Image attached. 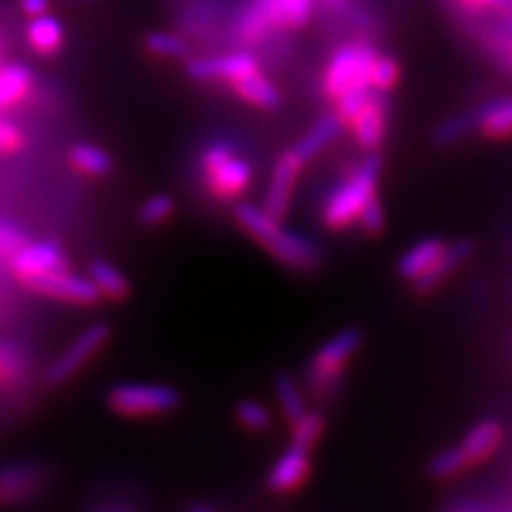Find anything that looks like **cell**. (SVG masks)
I'll use <instances>...</instances> for the list:
<instances>
[{
    "label": "cell",
    "instance_id": "6da1fadb",
    "mask_svg": "<svg viewBox=\"0 0 512 512\" xmlns=\"http://www.w3.org/2000/svg\"><path fill=\"white\" fill-rule=\"evenodd\" d=\"M235 222L248 237L263 246L278 263L295 271H312L323 261V252L308 235L284 227V220L271 216L263 205L237 203Z\"/></svg>",
    "mask_w": 512,
    "mask_h": 512
},
{
    "label": "cell",
    "instance_id": "7a4b0ae2",
    "mask_svg": "<svg viewBox=\"0 0 512 512\" xmlns=\"http://www.w3.org/2000/svg\"><path fill=\"white\" fill-rule=\"evenodd\" d=\"M382 156L378 150L367 152L361 163L335 186L323 203V224L331 231H344L359 222L363 205L378 195Z\"/></svg>",
    "mask_w": 512,
    "mask_h": 512
},
{
    "label": "cell",
    "instance_id": "3957f363",
    "mask_svg": "<svg viewBox=\"0 0 512 512\" xmlns=\"http://www.w3.org/2000/svg\"><path fill=\"white\" fill-rule=\"evenodd\" d=\"M378 54L380 52L376 50V45L363 37L344 41L335 47L323 75V92L327 101L333 105L348 92L374 90L372 71Z\"/></svg>",
    "mask_w": 512,
    "mask_h": 512
},
{
    "label": "cell",
    "instance_id": "277c9868",
    "mask_svg": "<svg viewBox=\"0 0 512 512\" xmlns=\"http://www.w3.org/2000/svg\"><path fill=\"white\" fill-rule=\"evenodd\" d=\"M363 344V333L357 327H346L320 346L310 363H308V376L306 382L314 397L325 399L340 389V382L344 370L348 367L350 359L357 355Z\"/></svg>",
    "mask_w": 512,
    "mask_h": 512
},
{
    "label": "cell",
    "instance_id": "5b68a950",
    "mask_svg": "<svg viewBox=\"0 0 512 512\" xmlns=\"http://www.w3.org/2000/svg\"><path fill=\"white\" fill-rule=\"evenodd\" d=\"M107 406L128 419H146L178 410L182 391L163 382H120L109 389Z\"/></svg>",
    "mask_w": 512,
    "mask_h": 512
},
{
    "label": "cell",
    "instance_id": "8992f818",
    "mask_svg": "<svg viewBox=\"0 0 512 512\" xmlns=\"http://www.w3.org/2000/svg\"><path fill=\"white\" fill-rule=\"evenodd\" d=\"M201 167L207 188L220 201L237 199L252 182V165L237 156L227 141L207 143L201 154Z\"/></svg>",
    "mask_w": 512,
    "mask_h": 512
},
{
    "label": "cell",
    "instance_id": "52a82bcc",
    "mask_svg": "<svg viewBox=\"0 0 512 512\" xmlns=\"http://www.w3.org/2000/svg\"><path fill=\"white\" fill-rule=\"evenodd\" d=\"M263 69V60L248 47H237L231 52L207 54V56H190L184 60V71L199 84H231L233 79L246 73Z\"/></svg>",
    "mask_w": 512,
    "mask_h": 512
},
{
    "label": "cell",
    "instance_id": "ba28073f",
    "mask_svg": "<svg viewBox=\"0 0 512 512\" xmlns=\"http://www.w3.org/2000/svg\"><path fill=\"white\" fill-rule=\"evenodd\" d=\"M111 338V329L103 320L86 327L77 338L64 348L45 370L47 384H62L73 378L82 367L99 352Z\"/></svg>",
    "mask_w": 512,
    "mask_h": 512
},
{
    "label": "cell",
    "instance_id": "9c48e42d",
    "mask_svg": "<svg viewBox=\"0 0 512 512\" xmlns=\"http://www.w3.org/2000/svg\"><path fill=\"white\" fill-rule=\"evenodd\" d=\"M303 167H306V160L295 152V148L286 150L278 156L274 173H271V180L261 203L265 212H269L271 216H276L280 220L288 216Z\"/></svg>",
    "mask_w": 512,
    "mask_h": 512
},
{
    "label": "cell",
    "instance_id": "30bf717a",
    "mask_svg": "<svg viewBox=\"0 0 512 512\" xmlns=\"http://www.w3.org/2000/svg\"><path fill=\"white\" fill-rule=\"evenodd\" d=\"M28 286L39 295L77 303V306H94V303H99L103 299L101 291L94 286V282L88 276L84 278L71 274L69 269L52 271V274L30 280Z\"/></svg>",
    "mask_w": 512,
    "mask_h": 512
},
{
    "label": "cell",
    "instance_id": "8fae6325",
    "mask_svg": "<svg viewBox=\"0 0 512 512\" xmlns=\"http://www.w3.org/2000/svg\"><path fill=\"white\" fill-rule=\"evenodd\" d=\"M389 116H391L389 92L374 90L370 94V99H367V103L363 105V109L357 114V118L348 126L365 152L380 148V143L384 141V137H387Z\"/></svg>",
    "mask_w": 512,
    "mask_h": 512
},
{
    "label": "cell",
    "instance_id": "7c38bea8",
    "mask_svg": "<svg viewBox=\"0 0 512 512\" xmlns=\"http://www.w3.org/2000/svg\"><path fill=\"white\" fill-rule=\"evenodd\" d=\"M310 476V448L291 442L269 468L265 485L271 493L286 495L297 491Z\"/></svg>",
    "mask_w": 512,
    "mask_h": 512
},
{
    "label": "cell",
    "instance_id": "4fadbf2b",
    "mask_svg": "<svg viewBox=\"0 0 512 512\" xmlns=\"http://www.w3.org/2000/svg\"><path fill=\"white\" fill-rule=\"evenodd\" d=\"M13 269L18 271L20 278L30 282L45 274H52V271L67 269V256L52 242L24 244L13 254Z\"/></svg>",
    "mask_w": 512,
    "mask_h": 512
},
{
    "label": "cell",
    "instance_id": "5bb4252c",
    "mask_svg": "<svg viewBox=\"0 0 512 512\" xmlns=\"http://www.w3.org/2000/svg\"><path fill=\"white\" fill-rule=\"evenodd\" d=\"M474 248H476L474 242L468 237L455 239L453 244H446L442 254L436 259V263L431 265L419 280L412 282L414 291L421 295L434 293L436 288H440L444 284L446 278H451L455 271L470 259V256L474 254Z\"/></svg>",
    "mask_w": 512,
    "mask_h": 512
},
{
    "label": "cell",
    "instance_id": "9a60e30c",
    "mask_svg": "<svg viewBox=\"0 0 512 512\" xmlns=\"http://www.w3.org/2000/svg\"><path fill=\"white\" fill-rule=\"evenodd\" d=\"M229 90L244 103L263 111H276L282 105V94L278 86L263 73V69L233 79Z\"/></svg>",
    "mask_w": 512,
    "mask_h": 512
},
{
    "label": "cell",
    "instance_id": "2e32d148",
    "mask_svg": "<svg viewBox=\"0 0 512 512\" xmlns=\"http://www.w3.org/2000/svg\"><path fill=\"white\" fill-rule=\"evenodd\" d=\"M344 120L335 114V111H327L325 116H320L310 131L303 135L297 143H295V152L306 160V165L310 160H314L316 156L323 154L327 148H331L335 141H338L344 133Z\"/></svg>",
    "mask_w": 512,
    "mask_h": 512
},
{
    "label": "cell",
    "instance_id": "e0dca14e",
    "mask_svg": "<svg viewBox=\"0 0 512 512\" xmlns=\"http://www.w3.org/2000/svg\"><path fill=\"white\" fill-rule=\"evenodd\" d=\"M502 440H504L502 423L495 419H483L468 431L466 438L461 440L459 446L463 448V453H466L470 466H474V463H483L498 451Z\"/></svg>",
    "mask_w": 512,
    "mask_h": 512
},
{
    "label": "cell",
    "instance_id": "ac0fdd59",
    "mask_svg": "<svg viewBox=\"0 0 512 512\" xmlns=\"http://www.w3.org/2000/svg\"><path fill=\"white\" fill-rule=\"evenodd\" d=\"M444 242L440 237H425L421 242L410 246L397 261V274L406 282H416L425 271L436 263L444 250Z\"/></svg>",
    "mask_w": 512,
    "mask_h": 512
},
{
    "label": "cell",
    "instance_id": "d6986e66",
    "mask_svg": "<svg viewBox=\"0 0 512 512\" xmlns=\"http://www.w3.org/2000/svg\"><path fill=\"white\" fill-rule=\"evenodd\" d=\"M26 39L37 54L54 56L64 45V28L54 15L43 13L37 18H30V24L26 26Z\"/></svg>",
    "mask_w": 512,
    "mask_h": 512
},
{
    "label": "cell",
    "instance_id": "ffe728a7",
    "mask_svg": "<svg viewBox=\"0 0 512 512\" xmlns=\"http://www.w3.org/2000/svg\"><path fill=\"white\" fill-rule=\"evenodd\" d=\"M143 47H146V52L150 56L160 58V60H182L184 62L192 56L190 39L178 28L148 32L146 39H143Z\"/></svg>",
    "mask_w": 512,
    "mask_h": 512
},
{
    "label": "cell",
    "instance_id": "44dd1931",
    "mask_svg": "<svg viewBox=\"0 0 512 512\" xmlns=\"http://www.w3.org/2000/svg\"><path fill=\"white\" fill-rule=\"evenodd\" d=\"M88 278L94 282L96 288H99L103 299L124 301L131 295V282L124 276V271H120L114 263H109L105 259L90 261Z\"/></svg>",
    "mask_w": 512,
    "mask_h": 512
},
{
    "label": "cell",
    "instance_id": "7402d4cb",
    "mask_svg": "<svg viewBox=\"0 0 512 512\" xmlns=\"http://www.w3.org/2000/svg\"><path fill=\"white\" fill-rule=\"evenodd\" d=\"M276 30L295 32L306 28L316 11V0H269Z\"/></svg>",
    "mask_w": 512,
    "mask_h": 512
},
{
    "label": "cell",
    "instance_id": "603a6c76",
    "mask_svg": "<svg viewBox=\"0 0 512 512\" xmlns=\"http://www.w3.org/2000/svg\"><path fill=\"white\" fill-rule=\"evenodd\" d=\"M69 160L79 173H86L90 178H105L114 171V158L94 143H75L69 152Z\"/></svg>",
    "mask_w": 512,
    "mask_h": 512
},
{
    "label": "cell",
    "instance_id": "cb8c5ba5",
    "mask_svg": "<svg viewBox=\"0 0 512 512\" xmlns=\"http://www.w3.org/2000/svg\"><path fill=\"white\" fill-rule=\"evenodd\" d=\"M274 391L278 397V404L282 410L284 421L288 425L297 423L303 414L308 412V404H306V397H303V391L299 387V382L286 372L276 374L274 378Z\"/></svg>",
    "mask_w": 512,
    "mask_h": 512
},
{
    "label": "cell",
    "instance_id": "d4e9b609",
    "mask_svg": "<svg viewBox=\"0 0 512 512\" xmlns=\"http://www.w3.org/2000/svg\"><path fill=\"white\" fill-rule=\"evenodd\" d=\"M480 128L491 139H502L512 135V96L510 99H495L478 109Z\"/></svg>",
    "mask_w": 512,
    "mask_h": 512
},
{
    "label": "cell",
    "instance_id": "484cf974",
    "mask_svg": "<svg viewBox=\"0 0 512 512\" xmlns=\"http://www.w3.org/2000/svg\"><path fill=\"white\" fill-rule=\"evenodd\" d=\"M478 128H480V114L478 109H474V111H468V114H459L455 118H448L442 124H438L434 128V133H431V141L440 148H448L470 137L472 133L478 131Z\"/></svg>",
    "mask_w": 512,
    "mask_h": 512
},
{
    "label": "cell",
    "instance_id": "4316f807",
    "mask_svg": "<svg viewBox=\"0 0 512 512\" xmlns=\"http://www.w3.org/2000/svg\"><path fill=\"white\" fill-rule=\"evenodd\" d=\"M39 472L35 466H9L0 472V502H15L35 489Z\"/></svg>",
    "mask_w": 512,
    "mask_h": 512
},
{
    "label": "cell",
    "instance_id": "83f0119b",
    "mask_svg": "<svg viewBox=\"0 0 512 512\" xmlns=\"http://www.w3.org/2000/svg\"><path fill=\"white\" fill-rule=\"evenodd\" d=\"M446 5L457 13L459 18L478 20L489 15H500L512 26V0H446Z\"/></svg>",
    "mask_w": 512,
    "mask_h": 512
},
{
    "label": "cell",
    "instance_id": "f1b7e54d",
    "mask_svg": "<svg viewBox=\"0 0 512 512\" xmlns=\"http://www.w3.org/2000/svg\"><path fill=\"white\" fill-rule=\"evenodd\" d=\"M32 86V73L26 64H7L0 69V107L18 103Z\"/></svg>",
    "mask_w": 512,
    "mask_h": 512
},
{
    "label": "cell",
    "instance_id": "f546056e",
    "mask_svg": "<svg viewBox=\"0 0 512 512\" xmlns=\"http://www.w3.org/2000/svg\"><path fill=\"white\" fill-rule=\"evenodd\" d=\"M235 419L248 431H254V434H263V431H269L271 425H274V412L269 410L267 404L259 402V399H242L235 406Z\"/></svg>",
    "mask_w": 512,
    "mask_h": 512
},
{
    "label": "cell",
    "instance_id": "4dcf8cb0",
    "mask_svg": "<svg viewBox=\"0 0 512 512\" xmlns=\"http://www.w3.org/2000/svg\"><path fill=\"white\" fill-rule=\"evenodd\" d=\"M468 466H470V461H468L466 453H463V448L453 446V448H444V451L431 457L427 463V472L431 478H436V480H448V478L461 474Z\"/></svg>",
    "mask_w": 512,
    "mask_h": 512
},
{
    "label": "cell",
    "instance_id": "1f68e13d",
    "mask_svg": "<svg viewBox=\"0 0 512 512\" xmlns=\"http://www.w3.org/2000/svg\"><path fill=\"white\" fill-rule=\"evenodd\" d=\"M175 212V199L167 192H154L148 199H143L139 210H137V220L143 227H160L165 224Z\"/></svg>",
    "mask_w": 512,
    "mask_h": 512
},
{
    "label": "cell",
    "instance_id": "d6a6232c",
    "mask_svg": "<svg viewBox=\"0 0 512 512\" xmlns=\"http://www.w3.org/2000/svg\"><path fill=\"white\" fill-rule=\"evenodd\" d=\"M325 427H327L325 414L318 410H308L297 423L291 425V442L306 446L312 451V448L320 442V438H323Z\"/></svg>",
    "mask_w": 512,
    "mask_h": 512
},
{
    "label": "cell",
    "instance_id": "836d02e7",
    "mask_svg": "<svg viewBox=\"0 0 512 512\" xmlns=\"http://www.w3.org/2000/svg\"><path fill=\"white\" fill-rule=\"evenodd\" d=\"M399 75H402V67H399L397 58L378 54L372 71V88L378 92H391L399 82Z\"/></svg>",
    "mask_w": 512,
    "mask_h": 512
},
{
    "label": "cell",
    "instance_id": "e575fe53",
    "mask_svg": "<svg viewBox=\"0 0 512 512\" xmlns=\"http://www.w3.org/2000/svg\"><path fill=\"white\" fill-rule=\"evenodd\" d=\"M357 224L367 235H380L384 227H387V216H384V207L378 195L363 205Z\"/></svg>",
    "mask_w": 512,
    "mask_h": 512
},
{
    "label": "cell",
    "instance_id": "d590c367",
    "mask_svg": "<svg viewBox=\"0 0 512 512\" xmlns=\"http://www.w3.org/2000/svg\"><path fill=\"white\" fill-rule=\"evenodd\" d=\"M24 143V135L15 124L0 120V152H13Z\"/></svg>",
    "mask_w": 512,
    "mask_h": 512
},
{
    "label": "cell",
    "instance_id": "8d00e7d4",
    "mask_svg": "<svg viewBox=\"0 0 512 512\" xmlns=\"http://www.w3.org/2000/svg\"><path fill=\"white\" fill-rule=\"evenodd\" d=\"M24 235L7 222H0V252L15 254L24 246Z\"/></svg>",
    "mask_w": 512,
    "mask_h": 512
},
{
    "label": "cell",
    "instance_id": "74e56055",
    "mask_svg": "<svg viewBox=\"0 0 512 512\" xmlns=\"http://www.w3.org/2000/svg\"><path fill=\"white\" fill-rule=\"evenodd\" d=\"M22 11L28 15V18H37V15L47 13V7H50V0H20Z\"/></svg>",
    "mask_w": 512,
    "mask_h": 512
},
{
    "label": "cell",
    "instance_id": "f35d334b",
    "mask_svg": "<svg viewBox=\"0 0 512 512\" xmlns=\"http://www.w3.org/2000/svg\"><path fill=\"white\" fill-rule=\"evenodd\" d=\"M82 3H96V0H82Z\"/></svg>",
    "mask_w": 512,
    "mask_h": 512
}]
</instances>
